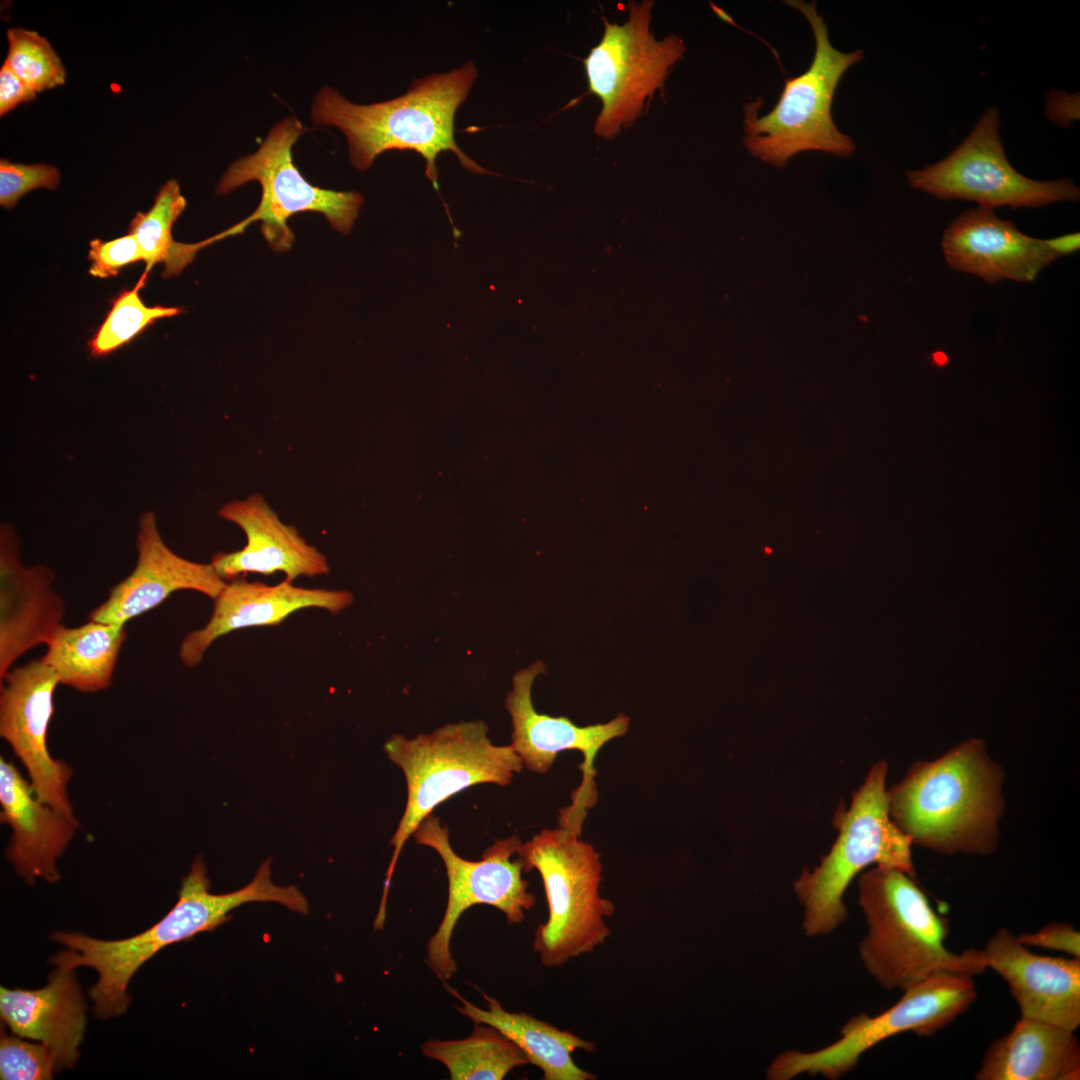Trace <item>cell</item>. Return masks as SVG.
<instances>
[{"label": "cell", "instance_id": "obj_33", "mask_svg": "<svg viewBox=\"0 0 1080 1080\" xmlns=\"http://www.w3.org/2000/svg\"><path fill=\"white\" fill-rule=\"evenodd\" d=\"M89 247V273L94 277H114L124 266L145 261L142 249L131 233L110 241L94 239Z\"/></svg>", "mask_w": 1080, "mask_h": 1080}, {"label": "cell", "instance_id": "obj_34", "mask_svg": "<svg viewBox=\"0 0 1080 1080\" xmlns=\"http://www.w3.org/2000/svg\"><path fill=\"white\" fill-rule=\"evenodd\" d=\"M1027 947H1041L1080 958V933L1068 923H1049L1037 931L1017 936Z\"/></svg>", "mask_w": 1080, "mask_h": 1080}, {"label": "cell", "instance_id": "obj_30", "mask_svg": "<svg viewBox=\"0 0 1080 1080\" xmlns=\"http://www.w3.org/2000/svg\"><path fill=\"white\" fill-rule=\"evenodd\" d=\"M8 53L5 64L36 93L63 85L66 70L48 40L24 28L7 30Z\"/></svg>", "mask_w": 1080, "mask_h": 1080}, {"label": "cell", "instance_id": "obj_23", "mask_svg": "<svg viewBox=\"0 0 1080 1080\" xmlns=\"http://www.w3.org/2000/svg\"><path fill=\"white\" fill-rule=\"evenodd\" d=\"M86 1009L74 969L65 966H56L39 989H0L2 1021L14 1035L45 1044L58 1072L78 1060Z\"/></svg>", "mask_w": 1080, "mask_h": 1080}, {"label": "cell", "instance_id": "obj_5", "mask_svg": "<svg viewBox=\"0 0 1080 1080\" xmlns=\"http://www.w3.org/2000/svg\"><path fill=\"white\" fill-rule=\"evenodd\" d=\"M210 887L205 863L197 857L181 881L176 904L156 924L118 940L97 939L79 932H55L51 939L66 950L56 953L51 962L74 970L82 966L94 969L98 979L88 990L94 1014L102 1019L119 1016L126 1012L131 1000L128 984L147 960L168 945L214 930L230 919L233 909L260 899L259 888L251 882L223 894L211 893Z\"/></svg>", "mask_w": 1080, "mask_h": 1080}, {"label": "cell", "instance_id": "obj_13", "mask_svg": "<svg viewBox=\"0 0 1080 1080\" xmlns=\"http://www.w3.org/2000/svg\"><path fill=\"white\" fill-rule=\"evenodd\" d=\"M999 127L997 109H987L949 155L920 170L907 171L909 184L942 200L975 201L992 209L1079 200L1080 190L1070 179L1038 181L1015 170L1006 157Z\"/></svg>", "mask_w": 1080, "mask_h": 1080}, {"label": "cell", "instance_id": "obj_26", "mask_svg": "<svg viewBox=\"0 0 1080 1080\" xmlns=\"http://www.w3.org/2000/svg\"><path fill=\"white\" fill-rule=\"evenodd\" d=\"M125 626L89 620L69 628L60 625L41 657L60 684L90 693L108 688L126 640Z\"/></svg>", "mask_w": 1080, "mask_h": 1080}, {"label": "cell", "instance_id": "obj_6", "mask_svg": "<svg viewBox=\"0 0 1080 1080\" xmlns=\"http://www.w3.org/2000/svg\"><path fill=\"white\" fill-rule=\"evenodd\" d=\"M887 763L876 762L853 793L848 809H838L839 834L830 851L812 870L805 868L793 883L804 908L802 927L809 937L830 934L848 917L843 902L852 880L869 866L899 869L915 877L910 837L889 814Z\"/></svg>", "mask_w": 1080, "mask_h": 1080}, {"label": "cell", "instance_id": "obj_22", "mask_svg": "<svg viewBox=\"0 0 1080 1080\" xmlns=\"http://www.w3.org/2000/svg\"><path fill=\"white\" fill-rule=\"evenodd\" d=\"M0 820L11 828L5 856L28 884L60 879L57 860L74 837L79 822L42 802L16 766L0 759Z\"/></svg>", "mask_w": 1080, "mask_h": 1080}, {"label": "cell", "instance_id": "obj_29", "mask_svg": "<svg viewBox=\"0 0 1080 1080\" xmlns=\"http://www.w3.org/2000/svg\"><path fill=\"white\" fill-rule=\"evenodd\" d=\"M146 277L143 274L133 289L122 291L112 301L105 320L88 342L93 357H102L117 350L158 319L182 313L179 307L146 306L139 295Z\"/></svg>", "mask_w": 1080, "mask_h": 1080}, {"label": "cell", "instance_id": "obj_15", "mask_svg": "<svg viewBox=\"0 0 1080 1080\" xmlns=\"http://www.w3.org/2000/svg\"><path fill=\"white\" fill-rule=\"evenodd\" d=\"M137 552L133 571L110 589L88 620L125 626L174 592L192 590L215 600L226 584L210 563L194 562L173 552L163 541L151 511L140 516Z\"/></svg>", "mask_w": 1080, "mask_h": 1080}, {"label": "cell", "instance_id": "obj_3", "mask_svg": "<svg viewBox=\"0 0 1080 1080\" xmlns=\"http://www.w3.org/2000/svg\"><path fill=\"white\" fill-rule=\"evenodd\" d=\"M858 902L867 925L859 956L884 989L905 991L942 971L974 976L987 969L982 950H948L946 921L907 873L884 866L864 870Z\"/></svg>", "mask_w": 1080, "mask_h": 1080}, {"label": "cell", "instance_id": "obj_8", "mask_svg": "<svg viewBox=\"0 0 1080 1080\" xmlns=\"http://www.w3.org/2000/svg\"><path fill=\"white\" fill-rule=\"evenodd\" d=\"M580 831L543 829L516 853L524 872L536 869L542 878L548 918L534 932L533 949L547 968L591 953L611 934L605 918L613 916L615 905L600 894V854L580 839Z\"/></svg>", "mask_w": 1080, "mask_h": 1080}, {"label": "cell", "instance_id": "obj_25", "mask_svg": "<svg viewBox=\"0 0 1080 1080\" xmlns=\"http://www.w3.org/2000/svg\"><path fill=\"white\" fill-rule=\"evenodd\" d=\"M446 990L459 1002L454 1007L458 1013L473 1023L489 1024L515 1043L528 1058L529 1064L538 1067L544 1080H596L597 1076L575 1064L572 1053L581 1049L593 1052L596 1044L569 1031L542 1021L525 1012H510L501 1003L480 991L486 1009L472 1004L454 988L444 983Z\"/></svg>", "mask_w": 1080, "mask_h": 1080}, {"label": "cell", "instance_id": "obj_10", "mask_svg": "<svg viewBox=\"0 0 1080 1080\" xmlns=\"http://www.w3.org/2000/svg\"><path fill=\"white\" fill-rule=\"evenodd\" d=\"M902 998L873 1017L864 1013L849 1019L834 1043L812 1052L787 1050L770 1063L769 1080H789L800 1074L837 1079L852 1070L860 1057L880 1042L904 1032L931 1036L965 1013L976 999L973 976L942 971L903 991Z\"/></svg>", "mask_w": 1080, "mask_h": 1080}, {"label": "cell", "instance_id": "obj_12", "mask_svg": "<svg viewBox=\"0 0 1080 1080\" xmlns=\"http://www.w3.org/2000/svg\"><path fill=\"white\" fill-rule=\"evenodd\" d=\"M412 836L417 844L435 850L446 870L447 904L436 932L427 942L425 958L431 972L446 983L457 972L451 940L459 918L467 909L477 904L489 905L504 913L508 925H516L524 920L525 911L535 905L536 898L528 890L529 882L522 878L521 860L512 859L522 843L517 835L496 840L478 861L464 859L453 850L448 827L432 814Z\"/></svg>", "mask_w": 1080, "mask_h": 1080}, {"label": "cell", "instance_id": "obj_24", "mask_svg": "<svg viewBox=\"0 0 1080 1080\" xmlns=\"http://www.w3.org/2000/svg\"><path fill=\"white\" fill-rule=\"evenodd\" d=\"M1075 1031L1020 1017L988 1047L977 1080H1079L1080 1044Z\"/></svg>", "mask_w": 1080, "mask_h": 1080}, {"label": "cell", "instance_id": "obj_1", "mask_svg": "<svg viewBox=\"0 0 1080 1080\" xmlns=\"http://www.w3.org/2000/svg\"><path fill=\"white\" fill-rule=\"evenodd\" d=\"M1001 767L984 742L969 739L932 761H917L887 789L889 814L912 844L942 854L988 855L1004 811Z\"/></svg>", "mask_w": 1080, "mask_h": 1080}, {"label": "cell", "instance_id": "obj_7", "mask_svg": "<svg viewBox=\"0 0 1080 1080\" xmlns=\"http://www.w3.org/2000/svg\"><path fill=\"white\" fill-rule=\"evenodd\" d=\"M786 3L799 10L810 24L814 57L804 73L785 79L780 98L769 113L759 116L763 104L760 97L744 106L745 147L753 157L776 167H783L797 153L809 150L848 157L855 145L836 127L831 108L839 81L863 58V52H841L832 46L815 2Z\"/></svg>", "mask_w": 1080, "mask_h": 1080}, {"label": "cell", "instance_id": "obj_32", "mask_svg": "<svg viewBox=\"0 0 1080 1080\" xmlns=\"http://www.w3.org/2000/svg\"><path fill=\"white\" fill-rule=\"evenodd\" d=\"M59 181L60 173L54 166L44 163H13L1 159L0 205L12 209L24 194L38 188L54 190Z\"/></svg>", "mask_w": 1080, "mask_h": 1080}, {"label": "cell", "instance_id": "obj_31", "mask_svg": "<svg viewBox=\"0 0 1080 1080\" xmlns=\"http://www.w3.org/2000/svg\"><path fill=\"white\" fill-rule=\"evenodd\" d=\"M58 1073L53 1052L43 1043H31L17 1035H1L2 1080H48Z\"/></svg>", "mask_w": 1080, "mask_h": 1080}, {"label": "cell", "instance_id": "obj_2", "mask_svg": "<svg viewBox=\"0 0 1080 1080\" xmlns=\"http://www.w3.org/2000/svg\"><path fill=\"white\" fill-rule=\"evenodd\" d=\"M478 72L473 61L447 73L412 81L408 91L391 100L361 105L330 86L322 87L312 105L315 125L339 128L348 142L350 163L360 171L388 150H413L425 160V175L439 193L437 156L452 151L461 165L477 174H493L457 145V109L466 100Z\"/></svg>", "mask_w": 1080, "mask_h": 1080}, {"label": "cell", "instance_id": "obj_11", "mask_svg": "<svg viewBox=\"0 0 1080 1080\" xmlns=\"http://www.w3.org/2000/svg\"><path fill=\"white\" fill-rule=\"evenodd\" d=\"M654 1H630L628 20L620 25L603 17L604 33L583 60L589 92L602 103L594 123L599 137L613 139L641 116L645 103L686 51L674 34L656 40L650 32Z\"/></svg>", "mask_w": 1080, "mask_h": 1080}, {"label": "cell", "instance_id": "obj_4", "mask_svg": "<svg viewBox=\"0 0 1080 1080\" xmlns=\"http://www.w3.org/2000/svg\"><path fill=\"white\" fill-rule=\"evenodd\" d=\"M488 731L481 720L460 721L414 738L395 734L385 742L383 750L404 774L407 800L391 839L393 853L375 926H384L388 891L404 844L435 807L477 784L506 786L522 771V759L511 744H493Z\"/></svg>", "mask_w": 1080, "mask_h": 1080}, {"label": "cell", "instance_id": "obj_17", "mask_svg": "<svg viewBox=\"0 0 1080 1080\" xmlns=\"http://www.w3.org/2000/svg\"><path fill=\"white\" fill-rule=\"evenodd\" d=\"M213 601L206 625L189 632L180 644L179 657L186 667L198 666L218 638L235 630L279 625L294 612L307 608L337 614L352 604L353 595L348 591L299 587L285 579L268 585L241 577L226 582Z\"/></svg>", "mask_w": 1080, "mask_h": 1080}, {"label": "cell", "instance_id": "obj_21", "mask_svg": "<svg viewBox=\"0 0 1080 1080\" xmlns=\"http://www.w3.org/2000/svg\"><path fill=\"white\" fill-rule=\"evenodd\" d=\"M46 566L27 567L18 538L3 525L0 536V679L28 650L47 644L62 625L65 606Z\"/></svg>", "mask_w": 1080, "mask_h": 1080}, {"label": "cell", "instance_id": "obj_35", "mask_svg": "<svg viewBox=\"0 0 1080 1080\" xmlns=\"http://www.w3.org/2000/svg\"><path fill=\"white\" fill-rule=\"evenodd\" d=\"M36 96L37 93L3 63L0 69V115L7 114L21 103L33 101Z\"/></svg>", "mask_w": 1080, "mask_h": 1080}, {"label": "cell", "instance_id": "obj_27", "mask_svg": "<svg viewBox=\"0 0 1080 1080\" xmlns=\"http://www.w3.org/2000/svg\"><path fill=\"white\" fill-rule=\"evenodd\" d=\"M421 1053L443 1064L451 1080H502L529 1064L523 1051L495 1027L474 1023L471 1034L459 1040L428 1039Z\"/></svg>", "mask_w": 1080, "mask_h": 1080}, {"label": "cell", "instance_id": "obj_16", "mask_svg": "<svg viewBox=\"0 0 1080 1080\" xmlns=\"http://www.w3.org/2000/svg\"><path fill=\"white\" fill-rule=\"evenodd\" d=\"M987 969L1008 984L1021 1017L1070 1031L1080 1025V958L1038 955L1001 928L982 950Z\"/></svg>", "mask_w": 1080, "mask_h": 1080}, {"label": "cell", "instance_id": "obj_36", "mask_svg": "<svg viewBox=\"0 0 1080 1080\" xmlns=\"http://www.w3.org/2000/svg\"><path fill=\"white\" fill-rule=\"evenodd\" d=\"M1046 246L1057 256L1068 255L1080 248L1079 232L1044 239Z\"/></svg>", "mask_w": 1080, "mask_h": 1080}, {"label": "cell", "instance_id": "obj_14", "mask_svg": "<svg viewBox=\"0 0 1080 1080\" xmlns=\"http://www.w3.org/2000/svg\"><path fill=\"white\" fill-rule=\"evenodd\" d=\"M59 679L42 659L10 669L0 679V735L27 770L35 795L58 811L73 814L67 793L72 769L54 759L47 732Z\"/></svg>", "mask_w": 1080, "mask_h": 1080}, {"label": "cell", "instance_id": "obj_20", "mask_svg": "<svg viewBox=\"0 0 1080 1080\" xmlns=\"http://www.w3.org/2000/svg\"><path fill=\"white\" fill-rule=\"evenodd\" d=\"M942 250L948 265L989 283L1003 279L1031 282L1058 257L1044 239L1022 233L994 209L978 206L962 212L945 229Z\"/></svg>", "mask_w": 1080, "mask_h": 1080}, {"label": "cell", "instance_id": "obj_19", "mask_svg": "<svg viewBox=\"0 0 1080 1080\" xmlns=\"http://www.w3.org/2000/svg\"><path fill=\"white\" fill-rule=\"evenodd\" d=\"M545 668L542 661H537L513 676L512 689L505 701L513 727L511 746L523 765L538 774L549 771L560 752L580 751L584 756L583 782L591 793L597 753L607 742L627 733L630 718L621 713L606 723L578 726L564 716L538 713L531 691L534 680Z\"/></svg>", "mask_w": 1080, "mask_h": 1080}, {"label": "cell", "instance_id": "obj_18", "mask_svg": "<svg viewBox=\"0 0 1080 1080\" xmlns=\"http://www.w3.org/2000/svg\"><path fill=\"white\" fill-rule=\"evenodd\" d=\"M218 515L237 525L246 536L240 550L217 552L210 564L224 581L249 573L264 576L281 572L285 580L314 577L329 573L326 556L306 542L298 530L281 521L260 494L223 505Z\"/></svg>", "mask_w": 1080, "mask_h": 1080}, {"label": "cell", "instance_id": "obj_28", "mask_svg": "<svg viewBox=\"0 0 1080 1080\" xmlns=\"http://www.w3.org/2000/svg\"><path fill=\"white\" fill-rule=\"evenodd\" d=\"M185 208L186 199L179 184L170 179L156 194L152 207L147 212H137L130 222L128 233L136 237L145 258L144 274L147 275L153 265L162 263L163 277L178 275L199 250L213 243L212 237L194 244L174 240L173 225Z\"/></svg>", "mask_w": 1080, "mask_h": 1080}, {"label": "cell", "instance_id": "obj_9", "mask_svg": "<svg viewBox=\"0 0 1080 1080\" xmlns=\"http://www.w3.org/2000/svg\"><path fill=\"white\" fill-rule=\"evenodd\" d=\"M305 130L296 117H287L272 126L256 152L229 166L217 186L218 194H227L253 180L260 183L262 194L257 209L217 234L219 240L240 234L251 223L260 221L268 244L275 251H286L294 241L287 222L302 212L321 213L333 229L343 234L351 231L364 198L356 191L313 186L302 176L293 162L292 148Z\"/></svg>", "mask_w": 1080, "mask_h": 1080}]
</instances>
